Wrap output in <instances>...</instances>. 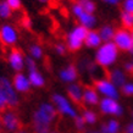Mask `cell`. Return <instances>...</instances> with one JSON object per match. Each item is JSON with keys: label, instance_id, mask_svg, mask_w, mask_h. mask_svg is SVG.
<instances>
[{"label": "cell", "instance_id": "6da1fadb", "mask_svg": "<svg viewBox=\"0 0 133 133\" xmlns=\"http://www.w3.org/2000/svg\"><path fill=\"white\" fill-rule=\"evenodd\" d=\"M57 111L52 103H42L32 115V128L34 133H50L56 120Z\"/></svg>", "mask_w": 133, "mask_h": 133}, {"label": "cell", "instance_id": "7a4b0ae2", "mask_svg": "<svg viewBox=\"0 0 133 133\" xmlns=\"http://www.w3.org/2000/svg\"><path fill=\"white\" fill-rule=\"evenodd\" d=\"M120 50L114 42H103L94 52V62L100 69H111L118 60Z\"/></svg>", "mask_w": 133, "mask_h": 133}, {"label": "cell", "instance_id": "3957f363", "mask_svg": "<svg viewBox=\"0 0 133 133\" xmlns=\"http://www.w3.org/2000/svg\"><path fill=\"white\" fill-rule=\"evenodd\" d=\"M88 29L81 26V24H76L70 29L67 34H66V46L70 51H78L79 49L83 48L84 45V39L87 36Z\"/></svg>", "mask_w": 133, "mask_h": 133}, {"label": "cell", "instance_id": "277c9868", "mask_svg": "<svg viewBox=\"0 0 133 133\" xmlns=\"http://www.w3.org/2000/svg\"><path fill=\"white\" fill-rule=\"evenodd\" d=\"M51 103L55 106L57 114H60L62 116L75 118L78 115V111H77V108L75 106V104L66 95L61 94V93H54L52 94Z\"/></svg>", "mask_w": 133, "mask_h": 133}, {"label": "cell", "instance_id": "5b68a950", "mask_svg": "<svg viewBox=\"0 0 133 133\" xmlns=\"http://www.w3.org/2000/svg\"><path fill=\"white\" fill-rule=\"evenodd\" d=\"M0 97L5 99L9 108H16L20 103L18 93L14 88L12 81L5 76H0Z\"/></svg>", "mask_w": 133, "mask_h": 133}, {"label": "cell", "instance_id": "8992f818", "mask_svg": "<svg viewBox=\"0 0 133 133\" xmlns=\"http://www.w3.org/2000/svg\"><path fill=\"white\" fill-rule=\"evenodd\" d=\"M98 108L99 111L105 116L121 117L125 112V109L120 104L118 99H112V98H100Z\"/></svg>", "mask_w": 133, "mask_h": 133}, {"label": "cell", "instance_id": "52a82bcc", "mask_svg": "<svg viewBox=\"0 0 133 133\" xmlns=\"http://www.w3.org/2000/svg\"><path fill=\"white\" fill-rule=\"evenodd\" d=\"M94 88L101 98H112V99L120 98V88H117L109 78L103 77L97 79L94 83Z\"/></svg>", "mask_w": 133, "mask_h": 133}, {"label": "cell", "instance_id": "ba28073f", "mask_svg": "<svg viewBox=\"0 0 133 133\" xmlns=\"http://www.w3.org/2000/svg\"><path fill=\"white\" fill-rule=\"evenodd\" d=\"M114 44L117 46L120 51H129L133 46V39L131 34V29L118 28L115 31V36L112 38Z\"/></svg>", "mask_w": 133, "mask_h": 133}, {"label": "cell", "instance_id": "9c48e42d", "mask_svg": "<svg viewBox=\"0 0 133 133\" xmlns=\"http://www.w3.org/2000/svg\"><path fill=\"white\" fill-rule=\"evenodd\" d=\"M0 121H1V126L10 133H15L21 128L20 117L12 110L6 109L4 111H1L0 112Z\"/></svg>", "mask_w": 133, "mask_h": 133}, {"label": "cell", "instance_id": "30bf717a", "mask_svg": "<svg viewBox=\"0 0 133 133\" xmlns=\"http://www.w3.org/2000/svg\"><path fill=\"white\" fill-rule=\"evenodd\" d=\"M18 31L15 26L4 23L0 26V43L5 46H14L18 42Z\"/></svg>", "mask_w": 133, "mask_h": 133}, {"label": "cell", "instance_id": "8fae6325", "mask_svg": "<svg viewBox=\"0 0 133 133\" xmlns=\"http://www.w3.org/2000/svg\"><path fill=\"white\" fill-rule=\"evenodd\" d=\"M8 62L12 71H15V72H22L24 70L26 56H24V54L21 51L20 49L12 48L8 54Z\"/></svg>", "mask_w": 133, "mask_h": 133}, {"label": "cell", "instance_id": "7c38bea8", "mask_svg": "<svg viewBox=\"0 0 133 133\" xmlns=\"http://www.w3.org/2000/svg\"><path fill=\"white\" fill-rule=\"evenodd\" d=\"M78 76H79V71H78L76 65H73V64L66 65L65 67H62L59 71V78H60V81L66 83V84L77 82Z\"/></svg>", "mask_w": 133, "mask_h": 133}, {"label": "cell", "instance_id": "4fadbf2b", "mask_svg": "<svg viewBox=\"0 0 133 133\" xmlns=\"http://www.w3.org/2000/svg\"><path fill=\"white\" fill-rule=\"evenodd\" d=\"M12 85L18 94H24L28 93L32 88L31 82L28 79V76L23 72H16V75L12 78Z\"/></svg>", "mask_w": 133, "mask_h": 133}, {"label": "cell", "instance_id": "5bb4252c", "mask_svg": "<svg viewBox=\"0 0 133 133\" xmlns=\"http://www.w3.org/2000/svg\"><path fill=\"white\" fill-rule=\"evenodd\" d=\"M82 95H83V87L82 84L73 82L70 83L66 88V97L72 101L73 104H81L82 103Z\"/></svg>", "mask_w": 133, "mask_h": 133}, {"label": "cell", "instance_id": "9a60e30c", "mask_svg": "<svg viewBox=\"0 0 133 133\" xmlns=\"http://www.w3.org/2000/svg\"><path fill=\"white\" fill-rule=\"evenodd\" d=\"M100 101V95L95 90L94 87H85L83 88V95H82V103L89 108L92 106H98Z\"/></svg>", "mask_w": 133, "mask_h": 133}, {"label": "cell", "instance_id": "2e32d148", "mask_svg": "<svg viewBox=\"0 0 133 133\" xmlns=\"http://www.w3.org/2000/svg\"><path fill=\"white\" fill-rule=\"evenodd\" d=\"M108 78L116 85L117 88H121L122 85L127 82V73L125 72V70L115 67V69H111L109 71Z\"/></svg>", "mask_w": 133, "mask_h": 133}, {"label": "cell", "instance_id": "e0dca14e", "mask_svg": "<svg viewBox=\"0 0 133 133\" xmlns=\"http://www.w3.org/2000/svg\"><path fill=\"white\" fill-rule=\"evenodd\" d=\"M76 18H77V21H78V24L85 27L87 29H94V27H95L98 23L97 16H95L94 14H92V12L82 11Z\"/></svg>", "mask_w": 133, "mask_h": 133}, {"label": "cell", "instance_id": "ac0fdd59", "mask_svg": "<svg viewBox=\"0 0 133 133\" xmlns=\"http://www.w3.org/2000/svg\"><path fill=\"white\" fill-rule=\"evenodd\" d=\"M101 43H103V41H101L99 32L95 31V29H88L87 36H85V39H84L85 46L88 49H97Z\"/></svg>", "mask_w": 133, "mask_h": 133}, {"label": "cell", "instance_id": "d6986e66", "mask_svg": "<svg viewBox=\"0 0 133 133\" xmlns=\"http://www.w3.org/2000/svg\"><path fill=\"white\" fill-rule=\"evenodd\" d=\"M101 133H120L121 131V123L116 117H112L106 122H103L99 127Z\"/></svg>", "mask_w": 133, "mask_h": 133}, {"label": "cell", "instance_id": "ffe728a7", "mask_svg": "<svg viewBox=\"0 0 133 133\" xmlns=\"http://www.w3.org/2000/svg\"><path fill=\"white\" fill-rule=\"evenodd\" d=\"M27 76H28V79L33 88H42V87L45 85V77L43 76V73L38 69L33 70V71H29L27 73Z\"/></svg>", "mask_w": 133, "mask_h": 133}, {"label": "cell", "instance_id": "44dd1931", "mask_svg": "<svg viewBox=\"0 0 133 133\" xmlns=\"http://www.w3.org/2000/svg\"><path fill=\"white\" fill-rule=\"evenodd\" d=\"M115 31L116 29L114 28V26H111V24H103L98 32L100 34V38L103 42H112Z\"/></svg>", "mask_w": 133, "mask_h": 133}, {"label": "cell", "instance_id": "7402d4cb", "mask_svg": "<svg viewBox=\"0 0 133 133\" xmlns=\"http://www.w3.org/2000/svg\"><path fill=\"white\" fill-rule=\"evenodd\" d=\"M81 116L83 117V120H84L85 125H89V126H93L95 125L98 122V115L95 111H93L92 109H84L82 111Z\"/></svg>", "mask_w": 133, "mask_h": 133}, {"label": "cell", "instance_id": "603a6c76", "mask_svg": "<svg viewBox=\"0 0 133 133\" xmlns=\"http://www.w3.org/2000/svg\"><path fill=\"white\" fill-rule=\"evenodd\" d=\"M28 51H29V56L33 57L34 60H41V59H43V56H44V50L42 48V45L37 44V43L29 45Z\"/></svg>", "mask_w": 133, "mask_h": 133}, {"label": "cell", "instance_id": "cb8c5ba5", "mask_svg": "<svg viewBox=\"0 0 133 133\" xmlns=\"http://www.w3.org/2000/svg\"><path fill=\"white\" fill-rule=\"evenodd\" d=\"M120 21L123 28L132 29L133 28V15L129 12H126L122 10V12L120 14Z\"/></svg>", "mask_w": 133, "mask_h": 133}, {"label": "cell", "instance_id": "d4e9b609", "mask_svg": "<svg viewBox=\"0 0 133 133\" xmlns=\"http://www.w3.org/2000/svg\"><path fill=\"white\" fill-rule=\"evenodd\" d=\"M78 4L82 6V9L87 12H92L94 14L97 10V4H95V0H76Z\"/></svg>", "mask_w": 133, "mask_h": 133}, {"label": "cell", "instance_id": "484cf974", "mask_svg": "<svg viewBox=\"0 0 133 133\" xmlns=\"http://www.w3.org/2000/svg\"><path fill=\"white\" fill-rule=\"evenodd\" d=\"M11 15H12V10L8 5V3L5 0H0V18L6 20V18H10Z\"/></svg>", "mask_w": 133, "mask_h": 133}, {"label": "cell", "instance_id": "4316f807", "mask_svg": "<svg viewBox=\"0 0 133 133\" xmlns=\"http://www.w3.org/2000/svg\"><path fill=\"white\" fill-rule=\"evenodd\" d=\"M120 92L126 97H133V82H126L120 88Z\"/></svg>", "mask_w": 133, "mask_h": 133}, {"label": "cell", "instance_id": "83f0119b", "mask_svg": "<svg viewBox=\"0 0 133 133\" xmlns=\"http://www.w3.org/2000/svg\"><path fill=\"white\" fill-rule=\"evenodd\" d=\"M24 69H27V71H33V70H37V60H34L33 57L31 56H26V62H24Z\"/></svg>", "mask_w": 133, "mask_h": 133}, {"label": "cell", "instance_id": "f1b7e54d", "mask_svg": "<svg viewBox=\"0 0 133 133\" xmlns=\"http://www.w3.org/2000/svg\"><path fill=\"white\" fill-rule=\"evenodd\" d=\"M73 123H75V127H76L77 131H83L85 128V122L83 120V117L81 115H77L75 118H73Z\"/></svg>", "mask_w": 133, "mask_h": 133}, {"label": "cell", "instance_id": "f546056e", "mask_svg": "<svg viewBox=\"0 0 133 133\" xmlns=\"http://www.w3.org/2000/svg\"><path fill=\"white\" fill-rule=\"evenodd\" d=\"M67 46L65 43H56V44L54 45V51L56 52L57 55H60V56H64L65 54L67 52Z\"/></svg>", "mask_w": 133, "mask_h": 133}, {"label": "cell", "instance_id": "4dcf8cb0", "mask_svg": "<svg viewBox=\"0 0 133 133\" xmlns=\"http://www.w3.org/2000/svg\"><path fill=\"white\" fill-rule=\"evenodd\" d=\"M12 11H18L22 8V0H5Z\"/></svg>", "mask_w": 133, "mask_h": 133}, {"label": "cell", "instance_id": "1f68e13d", "mask_svg": "<svg viewBox=\"0 0 133 133\" xmlns=\"http://www.w3.org/2000/svg\"><path fill=\"white\" fill-rule=\"evenodd\" d=\"M122 10L133 15V0H122Z\"/></svg>", "mask_w": 133, "mask_h": 133}, {"label": "cell", "instance_id": "d6a6232c", "mask_svg": "<svg viewBox=\"0 0 133 133\" xmlns=\"http://www.w3.org/2000/svg\"><path fill=\"white\" fill-rule=\"evenodd\" d=\"M125 72L126 73H133V64L132 61H128L125 64Z\"/></svg>", "mask_w": 133, "mask_h": 133}, {"label": "cell", "instance_id": "836d02e7", "mask_svg": "<svg viewBox=\"0 0 133 133\" xmlns=\"http://www.w3.org/2000/svg\"><path fill=\"white\" fill-rule=\"evenodd\" d=\"M9 106H8V103L5 101V99L3 97H0V112L1 111H4V110H6Z\"/></svg>", "mask_w": 133, "mask_h": 133}, {"label": "cell", "instance_id": "e575fe53", "mask_svg": "<svg viewBox=\"0 0 133 133\" xmlns=\"http://www.w3.org/2000/svg\"><path fill=\"white\" fill-rule=\"evenodd\" d=\"M22 26H23L24 28H31L32 27V21L29 20L28 17H26V18L22 20Z\"/></svg>", "mask_w": 133, "mask_h": 133}, {"label": "cell", "instance_id": "d590c367", "mask_svg": "<svg viewBox=\"0 0 133 133\" xmlns=\"http://www.w3.org/2000/svg\"><path fill=\"white\" fill-rule=\"evenodd\" d=\"M103 1L106 3L108 5H110V6H116V5L122 3V0H103Z\"/></svg>", "mask_w": 133, "mask_h": 133}, {"label": "cell", "instance_id": "8d00e7d4", "mask_svg": "<svg viewBox=\"0 0 133 133\" xmlns=\"http://www.w3.org/2000/svg\"><path fill=\"white\" fill-rule=\"evenodd\" d=\"M125 132L126 133H133V122H129L128 125L126 126Z\"/></svg>", "mask_w": 133, "mask_h": 133}, {"label": "cell", "instance_id": "74e56055", "mask_svg": "<svg viewBox=\"0 0 133 133\" xmlns=\"http://www.w3.org/2000/svg\"><path fill=\"white\" fill-rule=\"evenodd\" d=\"M51 0H37V3H39V4H42V5H46V4H49Z\"/></svg>", "mask_w": 133, "mask_h": 133}, {"label": "cell", "instance_id": "f35d334b", "mask_svg": "<svg viewBox=\"0 0 133 133\" xmlns=\"http://www.w3.org/2000/svg\"><path fill=\"white\" fill-rule=\"evenodd\" d=\"M15 133H28V132H27V131H26V129H18V131H16V132H15Z\"/></svg>", "mask_w": 133, "mask_h": 133}, {"label": "cell", "instance_id": "ab89813d", "mask_svg": "<svg viewBox=\"0 0 133 133\" xmlns=\"http://www.w3.org/2000/svg\"><path fill=\"white\" fill-rule=\"evenodd\" d=\"M88 133H101V132L98 129V131H90V132H88Z\"/></svg>", "mask_w": 133, "mask_h": 133}, {"label": "cell", "instance_id": "60d3db41", "mask_svg": "<svg viewBox=\"0 0 133 133\" xmlns=\"http://www.w3.org/2000/svg\"><path fill=\"white\" fill-rule=\"evenodd\" d=\"M128 52H131V54H132V55H133V46H132V48H131V50H129Z\"/></svg>", "mask_w": 133, "mask_h": 133}, {"label": "cell", "instance_id": "b9f144b4", "mask_svg": "<svg viewBox=\"0 0 133 133\" xmlns=\"http://www.w3.org/2000/svg\"><path fill=\"white\" fill-rule=\"evenodd\" d=\"M131 34H132V39H133V28L131 29Z\"/></svg>", "mask_w": 133, "mask_h": 133}, {"label": "cell", "instance_id": "7bdbcfd3", "mask_svg": "<svg viewBox=\"0 0 133 133\" xmlns=\"http://www.w3.org/2000/svg\"><path fill=\"white\" fill-rule=\"evenodd\" d=\"M50 133H59V132H50Z\"/></svg>", "mask_w": 133, "mask_h": 133}, {"label": "cell", "instance_id": "ee69618b", "mask_svg": "<svg viewBox=\"0 0 133 133\" xmlns=\"http://www.w3.org/2000/svg\"><path fill=\"white\" fill-rule=\"evenodd\" d=\"M0 127H1V121H0Z\"/></svg>", "mask_w": 133, "mask_h": 133}, {"label": "cell", "instance_id": "f6af8a7d", "mask_svg": "<svg viewBox=\"0 0 133 133\" xmlns=\"http://www.w3.org/2000/svg\"><path fill=\"white\" fill-rule=\"evenodd\" d=\"M132 118H133V111H132Z\"/></svg>", "mask_w": 133, "mask_h": 133}]
</instances>
